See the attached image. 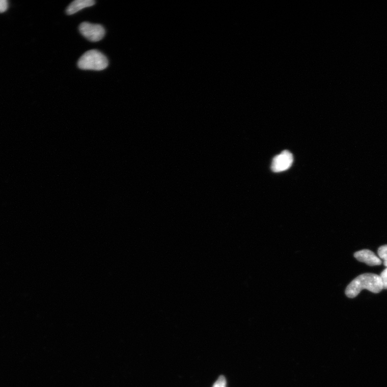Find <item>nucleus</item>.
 <instances>
[{"label": "nucleus", "instance_id": "1", "mask_svg": "<svg viewBox=\"0 0 387 387\" xmlns=\"http://www.w3.org/2000/svg\"><path fill=\"white\" fill-rule=\"evenodd\" d=\"M363 289L369 290L374 293H379L383 289L380 275L373 273H365L357 277L347 286L345 290L346 295L354 298Z\"/></svg>", "mask_w": 387, "mask_h": 387}, {"label": "nucleus", "instance_id": "2", "mask_svg": "<svg viewBox=\"0 0 387 387\" xmlns=\"http://www.w3.org/2000/svg\"><path fill=\"white\" fill-rule=\"evenodd\" d=\"M77 65L84 70L102 71L108 66V61L101 52L92 50L87 51L80 57Z\"/></svg>", "mask_w": 387, "mask_h": 387}, {"label": "nucleus", "instance_id": "3", "mask_svg": "<svg viewBox=\"0 0 387 387\" xmlns=\"http://www.w3.org/2000/svg\"><path fill=\"white\" fill-rule=\"evenodd\" d=\"M79 29L82 35L93 42L101 41L105 33L104 29L101 25L87 22L82 23Z\"/></svg>", "mask_w": 387, "mask_h": 387}, {"label": "nucleus", "instance_id": "4", "mask_svg": "<svg viewBox=\"0 0 387 387\" xmlns=\"http://www.w3.org/2000/svg\"><path fill=\"white\" fill-rule=\"evenodd\" d=\"M293 162V154L285 150L274 158L271 169L274 172H283L291 167Z\"/></svg>", "mask_w": 387, "mask_h": 387}, {"label": "nucleus", "instance_id": "5", "mask_svg": "<svg viewBox=\"0 0 387 387\" xmlns=\"http://www.w3.org/2000/svg\"><path fill=\"white\" fill-rule=\"evenodd\" d=\"M354 257L361 262L371 266L380 265L382 264L381 259L370 250L357 251L354 254Z\"/></svg>", "mask_w": 387, "mask_h": 387}, {"label": "nucleus", "instance_id": "6", "mask_svg": "<svg viewBox=\"0 0 387 387\" xmlns=\"http://www.w3.org/2000/svg\"><path fill=\"white\" fill-rule=\"evenodd\" d=\"M95 4L93 0H75L72 2L66 9L67 15H71L81 11V10L93 6Z\"/></svg>", "mask_w": 387, "mask_h": 387}, {"label": "nucleus", "instance_id": "7", "mask_svg": "<svg viewBox=\"0 0 387 387\" xmlns=\"http://www.w3.org/2000/svg\"><path fill=\"white\" fill-rule=\"evenodd\" d=\"M380 258L387 261V245L380 246L377 251Z\"/></svg>", "mask_w": 387, "mask_h": 387}, {"label": "nucleus", "instance_id": "8", "mask_svg": "<svg viewBox=\"0 0 387 387\" xmlns=\"http://www.w3.org/2000/svg\"><path fill=\"white\" fill-rule=\"evenodd\" d=\"M227 381L224 376H220L212 387H226Z\"/></svg>", "mask_w": 387, "mask_h": 387}, {"label": "nucleus", "instance_id": "9", "mask_svg": "<svg viewBox=\"0 0 387 387\" xmlns=\"http://www.w3.org/2000/svg\"><path fill=\"white\" fill-rule=\"evenodd\" d=\"M380 277L382 281L383 289H387V267L382 271Z\"/></svg>", "mask_w": 387, "mask_h": 387}, {"label": "nucleus", "instance_id": "10", "mask_svg": "<svg viewBox=\"0 0 387 387\" xmlns=\"http://www.w3.org/2000/svg\"><path fill=\"white\" fill-rule=\"evenodd\" d=\"M8 8V2L7 0H0V13L5 12Z\"/></svg>", "mask_w": 387, "mask_h": 387}, {"label": "nucleus", "instance_id": "11", "mask_svg": "<svg viewBox=\"0 0 387 387\" xmlns=\"http://www.w3.org/2000/svg\"><path fill=\"white\" fill-rule=\"evenodd\" d=\"M384 265L387 267V261H384L383 262Z\"/></svg>", "mask_w": 387, "mask_h": 387}]
</instances>
